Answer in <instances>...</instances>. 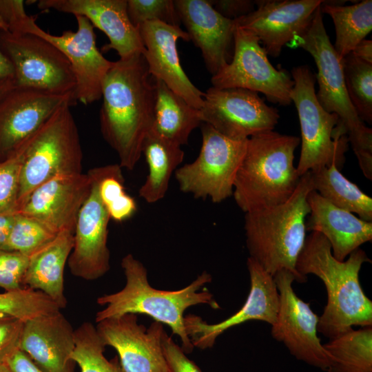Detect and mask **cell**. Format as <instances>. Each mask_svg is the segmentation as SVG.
Segmentation results:
<instances>
[{
    "mask_svg": "<svg viewBox=\"0 0 372 372\" xmlns=\"http://www.w3.org/2000/svg\"><path fill=\"white\" fill-rule=\"evenodd\" d=\"M87 174L92 180L91 191L77 218L68 265L73 276L92 281L101 278L110 269L107 246L110 218L99 197L96 176L91 169Z\"/></svg>",
    "mask_w": 372,
    "mask_h": 372,
    "instance_id": "e0dca14e",
    "label": "cell"
},
{
    "mask_svg": "<svg viewBox=\"0 0 372 372\" xmlns=\"http://www.w3.org/2000/svg\"><path fill=\"white\" fill-rule=\"evenodd\" d=\"M209 1L219 14L231 20L246 16L256 9L255 1L251 0H209Z\"/></svg>",
    "mask_w": 372,
    "mask_h": 372,
    "instance_id": "b9f144b4",
    "label": "cell"
},
{
    "mask_svg": "<svg viewBox=\"0 0 372 372\" xmlns=\"http://www.w3.org/2000/svg\"><path fill=\"white\" fill-rule=\"evenodd\" d=\"M138 30L145 47L143 56L148 71L155 80L163 81L170 90L193 107L200 110L204 92L198 89L184 72L178 56L177 41H189L187 33L179 25L160 21L141 25Z\"/></svg>",
    "mask_w": 372,
    "mask_h": 372,
    "instance_id": "44dd1931",
    "label": "cell"
},
{
    "mask_svg": "<svg viewBox=\"0 0 372 372\" xmlns=\"http://www.w3.org/2000/svg\"><path fill=\"white\" fill-rule=\"evenodd\" d=\"M174 4L190 41L200 50L207 70L216 74L232 59L234 20L219 14L209 0H176Z\"/></svg>",
    "mask_w": 372,
    "mask_h": 372,
    "instance_id": "603a6c76",
    "label": "cell"
},
{
    "mask_svg": "<svg viewBox=\"0 0 372 372\" xmlns=\"http://www.w3.org/2000/svg\"><path fill=\"white\" fill-rule=\"evenodd\" d=\"M91 187L87 173L57 175L37 187L14 213L34 218L57 234L74 233Z\"/></svg>",
    "mask_w": 372,
    "mask_h": 372,
    "instance_id": "d6986e66",
    "label": "cell"
},
{
    "mask_svg": "<svg viewBox=\"0 0 372 372\" xmlns=\"http://www.w3.org/2000/svg\"><path fill=\"white\" fill-rule=\"evenodd\" d=\"M57 234L40 221L14 213L9 236L2 251H17L30 256Z\"/></svg>",
    "mask_w": 372,
    "mask_h": 372,
    "instance_id": "d590c367",
    "label": "cell"
},
{
    "mask_svg": "<svg viewBox=\"0 0 372 372\" xmlns=\"http://www.w3.org/2000/svg\"><path fill=\"white\" fill-rule=\"evenodd\" d=\"M127 10L130 21L137 28L149 21L172 25H179L180 22L172 0H127Z\"/></svg>",
    "mask_w": 372,
    "mask_h": 372,
    "instance_id": "74e56055",
    "label": "cell"
},
{
    "mask_svg": "<svg viewBox=\"0 0 372 372\" xmlns=\"http://www.w3.org/2000/svg\"><path fill=\"white\" fill-rule=\"evenodd\" d=\"M74 343L71 358L80 372H125L118 358H105L106 346L92 323L85 322L74 330Z\"/></svg>",
    "mask_w": 372,
    "mask_h": 372,
    "instance_id": "d6a6232c",
    "label": "cell"
},
{
    "mask_svg": "<svg viewBox=\"0 0 372 372\" xmlns=\"http://www.w3.org/2000/svg\"><path fill=\"white\" fill-rule=\"evenodd\" d=\"M5 362L12 372H45L21 349L17 350Z\"/></svg>",
    "mask_w": 372,
    "mask_h": 372,
    "instance_id": "7bdbcfd3",
    "label": "cell"
},
{
    "mask_svg": "<svg viewBox=\"0 0 372 372\" xmlns=\"http://www.w3.org/2000/svg\"><path fill=\"white\" fill-rule=\"evenodd\" d=\"M369 262L360 248L340 261L333 256L324 236L311 231L307 236L296 268L302 278L307 280V275L313 274L324 285L327 300L319 317L318 331L329 339L353 326H372V301L365 294L359 278L362 265Z\"/></svg>",
    "mask_w": 372,
    "mask_h": 372,
    "instance_id": "7a4b0ae2",
    "label": "cell"
},
{
    "mask_svg": "<svg viewBox=\"0 0 372 372\" xmlns=\"http://www.w3.org/2000/svg\"><path fill=\"white\" fill-rule=\"evenodd\" d=\"M60 311L59 307L47 295L28 287L0 293V313L24 322Z\"/></svg>",
    "mask_w": 372,
    "mask_h": 372,
    "instance_id": "e575fe53",
    "label": "cell"
},
{
    "mask_svg": "<svg viewBox=\"0 0 372 372\" xmlns=\"http://www.w3.org/2000/svg\"><path fill=\"white\" fill-rule=\"evenodd\" d=\"M162 348L168 372H201L199 367L186 356L182 348L166 331L162 337Z\"/></svg>",
    "mask_w": 372,
    "mask_h": 372,
    "instance_id": "60d3db41",
    "label": "cell"
},
{
    "mask_svg": "<svg viewBox=\"0 0 372 372\" xmlns=\"http://www.w3.org/2000/svg\"><path fill=\"white\" fill-rule=\"evenodd\" d=\"M308 52L313 58L318 73L317 99L328 112L337 114L338 125L346 133L364 176L372 179V130L365 125L352 105L344 82L342 59L327 33L320 6L309 27L290 43Z\"/></svg>",
    "mask_w": 372,
    "mask_h": 372,
    "instance_id": "8992f818",
    "label": "cell"
},
{
    "mask_svg": "<svg viewBox=\"0 0 372 372\" xmlns=\"http://www.w3.org/2000/svg\"><path fill=\"white\" fill-rule=\"evenodd\" d=\"M121 169L118 164L91 169L97 180L99 197L110 220L118 223L131 218L137 211L135 200L125 192Z\"/></svg>",
    "mask_w": 372,
    "mask_h": 372,
    "instance_id": "1f68e13d",
    "label": "cell"
},
{
    "mask_svg": "<svg viewBox=\"0 0 372 372\" xmlns=\"http://www.w3.org/2000/svg\"><path fill=\"white\" fill-rule=\"evenodd\" d=\"M14 87L13 79L0 80V100L10 90Z\"/></svg>",
    "mask_w": 372,
    "mask_h": 372,
    "instance_id": "7dc6e473",
    "label": "cell"
},
{
    "mask_svg": "<svg viewBox=\"0 0 372 372\" xmlns=\"http://www.w3.org/2000/svg\"><path fill=\"white\" fill-rule=\"evenodd\" d=\"M267 55L258 38L235 23L232 59L211 76L212 86L260 92L272 103L289 105L294 81L287 71L275 68Z\"/></svg>",
    "mask_w": 372,
    "mask_h": 372,
    "instance_id": "7c38bea8",
    "label": "cell"
},
{
    "mask_svg": "<svg viewBox=\"0 0 372 372\" xmlns=\"http://www.w3.org/2000/svg\"><path fill=\"white\" fill-rule=\"evenodd\" d=\"M143 54L113 62L101 90L100 127L121 168L132 170L154 120L155 81Z\"/></svg>",
    "mask_w": 372,
    "mask_h": 372,
    "instance_id": "6da1fadb",
    "label": "cell"
},
{
    "mask_svg": "<svg viewBox=\"0 0 372 372\" xmlns=\"http://www.w3.org/2000/svg\"><path fill=\"white\" fill-rule=\"evenodd\" d=\"M1 79H14V69L0 48V80Z\"/></svg>",
    "mask_w": 372,
    "mask_h": 372,
    "instance_id": "bcb514c9",
    "label": "cell"
},
{
    "mask_svg": "<svg viewBox=\"0 0 372 372\" xmlns=\"http://www.w3.org/2000/svg\"><path fill=\"white\" fill-rule=\"evenodd\" d=\"M300 143L299 137L274 130L247 139L232 195L242 211L272 207L291 197L300 178L294 165Z\"/></svg>",
    "mask_w": 372,
    "mask_h": 372,
    "instance_id": "5b68a950",
    "label": "cell"
},
{
    "mask_svg": "<svg viewBox=\"0 0 372 372\" xmlns=\"http://www.w3.org/2000/svg\"><path fill=\"white\" fill-rule=\"evenodd\" d=\"M14 212L0 214V251H2L8 240L13 223Z\"/></svg>",
    "mask_w": 372,
    "mask_h": 372,
    "instance_id": "ee69618b",
    "label": "cell"
},
{
    "mask_svg": "<svg viewBox=\"0 0 372 372\" xmlns=\"http://www.w3.org/2000/svg\"><path fill=\"white\" fill-rule=\"evenodd\" d=\"M72 105L65 102L59 106L25 143L17 209L53 177L82 173L83 152Z\"/></svg>",
    "mask_w": 372,
    "mask_h": 372,
    "instance_id": "ba28073f",
    "label": "cell"
},
{
    "mask_svg": "<svg viewBox=\"0 0 372 372\" xmlns=\"http://www.w3.org/2000/svg\"><path fill=\"white\" fill-rule=\"evenodd\" d=\"M74 329L61 311L24 322L20 349L45 372H74Z\"/></svg>",
    "mask_w": 372,
    "mask_h": 372,
    "instance_id": "cb8c5ba5",
    "label": "cell"
},
{
    "mask_svg": "<svg viewBox=\"0 0 372 372\" xmlns=\"http://www.w3.org/2000/svg\"><path fill=\"white\" fill-rule=\"evenodd\" d=\"M121 265L126 279L125 285L117 292L97 298V304L105 308L96 313V323L128 313L147 315L154 321L170 327L172 333L179 337L183 351L191 353L194 347L185 328V310L197 304L220 309L207 289L199 291L205 285L211 282V276L205 271L184 288L165 291L150 285L145 267L132 254L125 256Z\"/></svg>",
    "mask_w": 372,
    "mask_h": 372,
    "instance_id": "3957f363",
    "label": "cell"
},
{
    "mask_svg": "<svg viewBox=\"0 0 372 372\" xmlns=\"http://www.w3.org/2000/svg\"><path fill=\"white\" fill-rule=\"evenodd\" d=\"M156 99L152 130L182 146L202 123L198 110L187 103L163 81L155 80Z\"/></svg>",
    "mask_w": 372,
    "mask_h": 372,
    "instance_id": "83f0119b",
    "label": "cell"
},
{
    "mask_svg": "<svg viewBox=\"0 0 372 372\" xmlns=\"http://www.w3.org/2000/svg\"><path fill=\"white\" fill-rule=\"evenodd\" d=\"M321 0H258L256 9L234 20L255 34L267 54L278 57L282 48L310 25Z\"/></svg>",
    "mask_w": 372,
    "mask_h": 372,
    "instance_id": "ffe728a7",
    "label": "cell"
},
{
    "mask_svg": "<svg viewBox=\"0 0 372 372\" xmlns=\"http://www.w3.org/2000/svg\"><path fill=\"white\" fill-rule=\"evenodd\" d=\"M309 216L307 231L324 236L334 258L344 260L353 251L372 240V222L338 208L312 189L307 196Z\"/></svg>",
    "mask_w": 372,
    "mask_h": 372,
    "instance_id": "d4e9b609",
    "label": "cell"
},
{
    "mask_svg": "<svg viewBox=\"0 0 372 372\" xmlns=\"http://www.w3.org/2000/svg\"><path fill=\"white\" fill-rule=\"evenodd\" d=\"M142 154L148 174L138 194L147 203H155L165 196L172 174L183 161L184 151L152 129L143 141Z\"/></svg>",
    "mask_w": 372,
    "mask_h": 372,
    "instance_id": "4316f807",
    "label": "cell"
},
{
    "mask_svg": "<svg viewBox=\"0 0 372 372\" xmlns=\"http://www.w3.org/2000/svg\"><path fill=\"white\" fill-rule=\"evenodd\" d=\"M343 3L323 1L322 13L333 19L335 40L333 45L342 59L369 34L372 29V1L364 0L351 6Z\"/></svg>",
    "mask_w": 372,
    "mask_h": 372,
    "instance_id": "f546056e",
    "label": "cell"
},
{
    "mask_svg": "<svg viewBox=\"0 0 372 372\" xmlns=\"http://www.w3.org/2000/svg\"><path fill=\"white\" fill-rule=\"evenodd\" d=\"M198 157L174 172L180 190L195 198L220 203L233 195L236 173L246 152L247 139L234 140L208 124L201 126Z\"/></svg>",
    "mask_w": 372,
    "mask_h": 372,
    "instance_id": "8fae6325",
    "label": "cell"
},
{
    "mask_svg": "<svg viewBox=\"0 0 372 372\" xmlns=\"http://www.w3.org/2000/svg\"><path fill=\"white\" fill-rule=\"evenodd\" d=\"M0 372H12L6 362L0 361Z\"/></svg>",
    "mask_w": 372,
    "mask_h": 372,
    "instance_id": "c3c4849f",
    "label": "cell"
},
{
    "mask_svg": "<svg viewBox=\"0 0 372 372\" xmlns=\"http://www.w3.org/2000/svg\"><path fill=\"white\" fill-rule=\"evenodd\" d=\"M346 89L358 116L372 123V63L365 62L352 52L342 59Z\"/></svg>",
    "mask_w": 372,
    "mask_h": 372,
    "instance_id": "836d02e7",
    "label": "cell"
},
{
    "mask_svg": "<svg viewBox=\"0 0 372 372\" xmlns=\"http://www.w3.org/2000/svg\"><path fill=\"white\" fill-rule=\"evenodd\" d=\"M38 7L87 19L109 39L101 48L103 52L114 50L120 59H125L145 51L138 28L130 20L127 0H40Z\"/></svg>",
    "mask_w": 372,
    "mask_h": 372,
    "instance_id": "7402d4cb",
    "label": "cell"
},
{
    "mask_svg": "<svg viewBox=\"0 0 372 372\" xmlns=\"http://www.w3.org/2000/svg\"><path fill=\"white\" fill-rule=\"evenodd\" d=\"M291 76L294 81L291 101L296 107L301 131L300 156L296 167L298 176L332 165L340 169L349 141L344 134L335 130L338 116L327 112L319 103L316 76L307 65L294 67Z\"/></svg>",
    "mask_w": 372,
    "mask_h": 372,
    "instance_id": "9c48e42d",
    "label": "cell"
},
{
    "mask_svg": "<svg viewBox=\"0 0 372 372\" xmlns=\"http://www.w3.org/2000/svg\"><path fill=\"white\" fill-rule=\"evenodd\" d=\"M68 96L14 87L0 100V161L21 148L65 102Z\"/></svg>",
    "mask_w": 372,
    "mask_h": 372,
    "instance_id": "ac0fdd59",
    "label": "cell"
},
{
    "mask_svg": "<svg viewBox=\"0 0 372 372\" xmlns=\"http://www.w3.org/2000/svg\"><path fill=\"white\" fill-rule=\"evenodd\" d=\"M0 48L12 65L14 87L68 96L76 101L70 63L53 44L31 33L1 30Z\"/></svg>",
    "mask_w": 372,
    "mask_h": 372,
    "instance_id": "30bf717a",
    "label": "cell"
},
{
    "mask_svg": "<svg viewBox=\"0 0 372 372\" xmlns=\"http://www.w3.org/2000/svg\"><path fill=\"white\" fill-rule=\"evenodd\" d=\"M198 111L202 123L234 140L273 130L280 118L257 92L242 88L209 87Z\"/></svg>",
    "mask_w": 372,
    "mask_h": 372,
    "instance_id": "5bb4252c",
    "label": "cell"
},
{
    "mask_svg": "<svg viewBox=\"0 0 372 372\" xmlns=\"http://www.w3.org/2000/svg\"><path fill=\"white\" fill-rule=\"evenodd\" d=\"M105 346L114 348L125 372H168L162 348L163 324L154 321L148 328L136 314H125L96 322Z\"/></svg>",
    "mask_w": 372,
    "mask_h": 372,
    "instance_id": "9a60e30c",
    "label": "cell"
},
{
    "mask_svg": "<svg viewBox=\"0 0 372 372\" xmlns=\"http://www.w3.org/2000/svg\"><path fill=\"white\" fill-rule=\"evenodd\" d=\"M74 246V233L64 230L30 256L23 287L41 291L59 308L67 305L64 270Z\"/></svg>",
    "mask_w": 372,
    "mask_h": 372,
    "instance_id": "484cf974",
    "label": "cell"
},
{
    "mask_svg": "<svg viewBox=\"0 0 372 372\" xmlns=\"http://www.w3.org/2000/svg\"><path fill=\"white\" fill-rule=\"evenodd\" d=\"M247 267L250 278L247 298L234 314L216 324H208L200 316H185V328L194 347L200 349L211 348L221 334L230 328L250 320H258L271 326L276 320L280 296L273 276L252 258L248 257Z\"/></svg>",
    "mask_w": 372,
    "mask_h": 372,
    "instance_id": "2e32d148",
    "label": "cell"
},
{
    "mask_svg": "<svg viewBox=\"0 0 372 372\" xmlns=\"http://www.w3.org/2000/svg\"><path fill=\"white\" fill-rule=\"evenodd\" d=\"M323 346L330 361L327 372H372V326L351 328Z\"/></svg>",
    "mask_w": 372,
    "mask_h": 372,
    "instance_id": "4dcf8cb0",
    "label": "cell"
},
{
    "mask_svg": "<svg viewBox=\"0 0 372 372\" xmlns=\"http://www.w3.org/2000/svg\"><path fill=\"white\" fill-rule=\"evenodd\" d=\"M273 279L280 304L276 322L271 325V336L282 342L297 360L327 372L330 361L318 336L319 317L309 303L296 294L292 273L282 269L274 274Z\"/></svg>",
    "mask_w": 372,
    "mask_h": 372,
    "instance_id": "4fadbf2b",
    "label": "cell"
},
{
    "mask_svg": "<svg viewBox=\"0 0 372 372\" xmlns=\"http://www.w3.org/2000/svg\"><path fill=\"white\" fill-rule=\"evenodd\" d=\"M25 144L10 156L0 161V214L15 212L17 209Z\"/></svg>",
    "mask_w": 372,
    "mask_h": 372,
    "instance_id": "8d00e7d4",
    "label": "cell"
},
{
    "mask_svg": "<svg viewBox=\"0 0 372 372\" xmlns=\"http://www.w3.org/2000/svg\"><path fill=\"white\" fill-rule=\"evenodd\" d=\"M24 322L8 315L0 313V361L5 362L20 349Z\"/></svg>",
    "mask_w": 372,
    "mask_h": 372,
    "instance_id": "ab89813d",
    "label": "cell"
},
{
    "mask_svg": "<svg viewBox=\"0 0 372 372\" xmlns=\"http://www.w3.org/2000/svg\"><path fill=\"white\" fill-rule=\"evenodd\" d=\"M0 29L3 31L8 30V26L7 23H6V21H4L1 14H0Z\"/></svg>",
    "mask_w": 372,
    "mask_h": 372,
    "instance_id": "681fc988",
    "label": "cell"
},
{
    "mask_svg": "<svg viewBox=\"0 0 372 372\" xmlns=\"http://www.w3.org/2000/svg\"><path fill=\"white\" fill-rule=\"evenodd\" d=\"M313 189L310 171L285 202L245 213L244 229L249 258L272 276L289 271L298 282H305L296 265L307 238L306 220L310 209L307 196Z\"/></svg>",
    "mask_w": 372,
    "mask_h": 372,
    "instance_id": "277c9868",
    "label": "cell"
},
{
    "mask_svg": "<svg viewBox=\"0 0 372 372\" xmlns=\"http://www.w3.org/2000/svg\"><path fill=\"white\" fill-rule=\"evenodd\" d=\"M313 189L335 207L372 222V199L335 165L311 170Z\"/></svg>",
    "mask_w": 372,
    "mask_h": 372,
    "instance_id": "f1b7e54d",
    "label": "cell"
},
{
    "mask_svg": "<svg viewBox=\"0 0 372 372\" xmlns=\"http://www.w3.org/2000/svg\"><path fill=\"white\" fill-rule=\"evenodd\" d=\"M357 58L372 63V41L364 39L360 41L351 52Z\"/></svg>",
    "mask_w": 372,
    "mask_h": 372,
    "instance_id": "f6af8a7d",
    "label": "cell"
},
{
    "mask_svg": "<svg viewBox=\"0 0 372 372\" xmlns=\"http://www.w3.org/2000/svg\"><path fill=\"white\" fill-rule=\"evenodd\" d=\"M30 256L17 251H0V288L12 291L23 287Z\"/></svg>",
    "mask_w": 372,
    "mask_h": 372,
    "instance_id": "f35d334b",
    "label": "cell"
},
{
    "mask_svg": "<svg viewBox=\"0 0 372 372\" xmlns=\"http://www.w3.org/2000/svg\"><path fill=\"white\" fill-rule=\"evenodd\" d=\"M0 14L8 30L31 33L56 47L68 59L76 83V99L84 105L101 99L103 79L113 62L105 59L96 45L94 26L87 19L76 15V32L65 30L51 34L41 28L25 11L21 0H0Z\"/></svg>",
    "mask_w": 372,
    "mask_h": 372,
    "instance_id": "52a82bcc",
    "label": "cell"
}]
</instances>
